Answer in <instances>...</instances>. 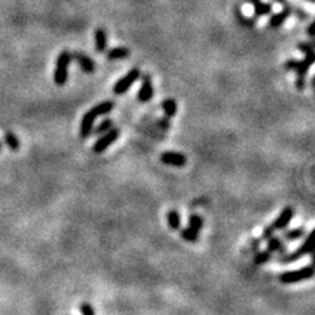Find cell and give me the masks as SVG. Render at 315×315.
Here are the masks:
<instances>
[{"label":"cell","mask_w":315,"mask_h":315,"mask_svg":"<svg viewBox=\"0 0 315 315\" xmlns=\"http://www.w3.org/2000/svg\"><path fill=\"white\" fill-rule=\"evenodd\" d=\"M154 96V87H152V83H151L150 75H143L142 78V86L141 90L138 92V100L141 103H147L150 101Z\"/></svg>","instance_id":"cell-9"},{"label":"cell","mask_w":315,"mask_h":315,"mask_svg":"<svg viewBox=\"0 0 315 315\" xmlns=\"http://www.w3.org/2000/svg\"><path fill=\"white\" fill-rule=\"evenodd\" d=\"M112 128H113V121L110 119H105L104 121H101V122L97 125L96 128L92 129V133H95L97 135H101V134H104V133H106Z\"/></svg>","instance_id":"cell-24"},{"label":"cell","mask_w":315,"mask_h":315,"mask_svg":"<svg viewBox=\"0 0 315 315\" xmlns=\"http://www.w3.org/2000/svg\"><path fill=\"white\" fill-rule=\"evenodd\" d=\"M267 250L270 252H279L280 255H284L285 252H286V248L284 246L283 240H281V238L279 237H270L268 240H267Z\"/></svg>","instance_id":"cell-13"},{"label":"cell","mask_w":315,"mask_h":315,"mask_svg":"<svg viewBox=\"0 0 315 315\" xmlns=\"http://www.w3.org/2000/svg\"><path fill=\"white\" fill-rule=\"evenodd\" d=\"M305 79H301V78H297V80H296V87H297V90H300V91H302V90H305Z\"/></svg>","instance_id":"cell-31"},{"label":"cell","mask_w":315,"mask_h":315,"mask_svg":"<svg viewBox=\"0 0 315 315\" xmlns=\"http://www.w3.org/2000/svg\"><path fill=\"white\" fill-rule=\"evenodd\" d=\"M309 1H310V3H314L315 0H309Z\"/></svg>","instance_id":"cell-35"},{"label":"cell","mask_w":315,"mask_h":315,"mask_svg":"<svg viewBox=\"0 0 315 315\" xmlns=\"http://www.w3.org/2000/svg\"><path fill=\"white\" fill-rule=\"evenodd\" d=\"M141 76V71L139 69H133L130 70L123 78H121L119 82L114 84L113 92L116 95H123L125 92L129 91L130 87H132L134 83L137 82L138 79Z\"/></svg>","instance_id":"cell-5"},{"label":"cell","mask_w":315,"mask_h":315,"mask_svg":"<svg viewBox=\"0 0 315 315\" xmlns=\"http://www.w3.org/2000/svg\"><path fill=\"white\" fill-rule=\"evenodd\" d=\"M130 55V50H129L128 47H122V46H120V47H113V49H110L108 53H106V58L109 60H122V58H126Z\"/></svg>","instance_id":"cell-15"},{"label":"cell","mask_w":315,"mask_h":315,"mask_svg":"<svg viewBox=\"0 0 315 315\" xmlns=\"http://www.w3.org/2000/svg\"><path fill=\"white\" fill-rule=\"evenodd\" d=\"M294 209H293L292 206H286V208H284L281 210V213L279 214V217L274 219L273 222L270 224V226L274 228V231H279V230H285V228L288 227L289 224H290V221L294 217Z\"/></svg>","instance_id":"cell-7"},{"label":"cell","mask_w":315,"mask_h":315,"mask_svg":"<svg viewBox=\"0 0 315 315\" xmlns=\"http://www.w3.org/2000/svg\"><path fill=\"white\" fill-rule=\"evenodd\" d=\"M71 58H74V60L78 62V64L80 66V69L84 71V73L87 74H92L93 71H95V62L88 57V55H86L84 53H80V51H75V53H73L71 54Z\"/></svg>","instance_id":"cell-10"},{"label":"cell","mask_w":315,"mask_h":315,"mask_svg":"<svg viewBox=\"0 0 315 315\" xmlns=\"http://www.w3.org/2000/svg\"><path fill=\"white\" fill-rule=\"evenodd\" d=\"M297 47L303 54H307L310 51H314V42H300Z\"/></svg>","instance_id":"cell-27"},{"label":"cell","mask_w":315,"mask_h":315,"mask_svg":"<svg viewBox=\"0 0 315 315\" xmlns=\"http://www.w3.org/2000/svg\"><path fill=\"white\" fill-rule=\"evenodd\" d=\"M270 259H272V252H270L268 250L259 251V252H256L255 256H254V264L264 265L265 263H268Z\"/></svg>","instance_id":"cell-23"},{"label":"cell","mask_w":315,"mask_h":315,"mask_svg":"<svg viewBox=\"0 0 315 315\" xmlns=\"http://www.w3.org/2000/svg\"><path fill=\"white\" fill-rule=\"evenodd\" d=\"M274 3H279V4H281L283 7H288V5H290L288 0H274Z\"/></svg>","instance_id":"cell-34"},{"label":"cell","mask_w":315,"mask_h":315,"mask_svg":"<svg viewBox=\"0 0 315 315\" xmlns=\"http://www.w3.org/2000/svg\"><path fill=\"white\" fill-rule=\"evenodd\" d=\"M167 222H168L169 227L172 230H179L181 228V217L179 214L178 210H169L167 213Z\"/></svg>","instance_id":"cell-17"},{"label":"cell","mask_w":315,"mask_h":315,"mask_svg":"<svg viewBox=\"0 0 315 315\" xmlns=\"http://www.w3.org/2000/svg\"><path fill=\"white\" fill-rule=\"evenodd\" d=\"M71 53L67 50L60 51V54L58 55V60H57V64H55V71H54V83L57 86H64L69 78V66L71 62Z\"/></svg>","instance_id":"cell-3"},{"label":"cell","mask_w":315,"mask_h":315,"mask_svg":"<svg viewBox=\"0 0 315 315\" xmlns=\"http://www.w3.org/2000/svg\"><path fill=\"white\" fill-rule=\"evenodd\" d=\"M95 42H96V50L99 53H105L106 47H108V37H106V33H105L104 29H96L95 32Z\"/></svg>","instance_id":"cell-14"},{"label":"cell","mask_w":315,"mask_h":315,"mask_svg":"<svg viewBox=\"0 0 315 315\" xmlns=\"http://www.w3.org/2000/svg\"><path fill=\"white\" fill-rule=\"evenodd\" d=\"M160 160L162 163L167 165H174V167H184L187 165V156L176 151H165L160 156Z\"/></svg>","instance_id":"cell-8"},{"label":"cell","mask_w":315,"mask_h":315,"mask_svg":"<svg viewBox=\"0 0 315 315\" xmlns=\"http://www.w3.org/2000/svg\"><path fill=\"white\" fill-rule=\"evenodd\" d=\"M274 233H276V231H274V228L272 227L270 225H268V226H267V227H265L264 230H263L260 239H263V240H268V239H270V237H273Z\"/></svg>","instance_id":"cell-28"},{"label":"cell","mask_w":315,"mask_h":315,"mask_svg":"<svg viewBox=\"0 0 315 315\" xmlns=\"http://www.w3.org/2000/svg\"><path fill=\"white\" fill-rule=\"evenodd\" d=\"M313 237H314V230H311L310 233L306 235V239L302 242V244L298 247L297 250L294 252H285L284 255H280L279 260L281 264H290V263H294L298 259H301L302 256L311 255L313 251H314V240H313Z\"/></svg>","instance_id":"cell-2"},{"label":"cell","mask_w":315,"mask_h":315,"mask_svg":"<svg viewBox=\"0 0 315 315\" xmlns=\"http://www.w3.org/2000/svg\"><path fill=\"white\" fill-rule=\"evenodd\" d=\"M314 63V51H310L305 54V58L302 60H298L297 66V78L305 79L306 78V74L309 71V69L311 67V64Z\"/></svg>","instance_id":"cell-11"},{"label":"cell","mask_w":315,"mask_h":315,"mask_svg":"<svg viewBox=\"0 0 315 315\" xmlns=\"http://www.w3.org/2000/svg\"><path fill=\"white\" fill-rule=\"evenodd\" d=\"M0 151H1V143H0Z\"/></svg>","instance_id":"cell-36"},{"label":"cell","mask_w":315,"mask_h":315,"mask_svg":"<svg viewBox=\"0 0 315 315\" xmlns=\"http://www.w3.org/2000/svg\"><path fill=\"white\" fill-rule=\"evenodd\" d=\"M292 7L293 5H288V7H284L283 11H280L277 14H273L270 18V25L272 28H279L281 27L285 20L292 15Z\"/></svg>","instance_id":"cell-12"},{"label":"cell","mask_w":315,"mask_h":315,"mask_svg":"<svg viewBox=\"0 0 315 315\" xmlns=\"http://www.w3.org/2000/svg\"><path fill=\"white\" fill-rule=\"evenodd\" d=\"M162 108L165 112V116L167 119H172L176 112H178V103L174 99H167L162 103Z\"/></svg>","instance_id":"cell-16"},{"label":"cell","mask_w":315,"mask_h":315,"mask_svg":"<svg viewBox=\"0 0 315 315\" xmlns=\"http://www.w3.org/2000/svg\"><path fill=\"white\" fill-rule=\"evenodd\" d=\"M260 246V239H254L251 243V248L252 251H257V248Z\"/></svg>","instance_id":"cell-32"},{"label":"cell","mask_w":315,"mask_h":315,"mask_svg":"<svg viewBox=\"0 0 315 315\" xmlns=\"http://www.w3.org/2000/svg\"><path fill=\"white\" fill-rule=\"evenodd\" d=\"M158 126H159L160 129H163V130H167V129H169V120L167 119V117H165V119H160L158 120Z\"/></svg>","instance_id":"cell-29"},{"label":"cell","mask_w":315,"mask_h":315,"mask_svg":"<svg viewBox=\"0 0 315 315\" xmlns=\"http://www.w3.org/2000/svg\"><path fill=\"white\" fill-rule=\"evenodd\" d=\"M120 137V130L117 128L114 129L112 128L110 130H108L104 134H101V137L97 139L95 143H93V147H92V150L95 151L96 154H100V152H104L108 147L114 143V142L117 141Z\"/></svg>","instance_id":"cell-6"},{"label":"cell","mask_w":315,"mask_h":315,"mask_svg":"<svg viewBox=\"0 0 315 315\" xmlns=\"http://www.w3.org/2000/svg\"><path fill=\"white\" fill-rule=\"evenodd\" d=\"M313 276H314V267H313V264H309L303 268H300V270L284 272L279 276V281L284 285H290V284L313 279Z\"/></svg>","instance_id":"cell-4"},{"label":"cell","mask_w":315,"mask_h":315,"mask_svg":"<svg viewBox=\"0 0 315 315\" xmlns=\"http://www.w3.org/2000/svg\"><path fill=\"white\" fill-rule=\"evenodd\" d=\"M254 8H255L256 17H261V16H267L272 12V4L270 3H264L261 0H257L254 3Z\"/></svg>","instance_id":"cell-19"},{"label":"cell","mask_w":315,"mask_h":315,"mask_svg":"<svg viewBox=\"0 0 315 315\" xmlns=\"http://www.w3.org/2000/svg\"><path fill=\"white\" fill-rule=\"evenodd\" d=\"M79 310H80L82 315H96L92 305L91 303H88V302H82L80 306H79Z\"/></svg>","instance_id":"cell-25"},{"label":"cell","mask_w":315,"mask_h":315,"mask_svg":"<svg viewBox=\"0 0 315 315\" xmlns=\"http://www.w3.org/2000/svg\"><path fill=\"white\" fill-rule=\"evenodd\" d=\"M237 16H238V20H239V23L243 24V25H246V27H254L255 25V18L252 17H246L244 15H240V12L239 11H237Z\"/></svg>","instance_id":"cell-26"},{"label":"cell","mask_w":315,"mask_h":315,"mask_svg":"<svg viewBox=\"0 0 315 315\" xmlns=\"http://www.w3.org/2000/svg\"><path fill=\"white\" fill-rule=\"evenodd\" d=\"M306 234V230L303 227H297V228H290V230H285L283 231V237L285 240H297L301 239L303 235Z\"/></svg>","instance_id":"cell-18"},{"label":"cell","mask_w":315,"mask_h":315,"mask_svg":"<svg viewBox=\"0 0 315 315\" xmlns=\"http://www.w3.org/2000/svg\"><path fill=\"white\" fill-rule=\"evenodd\" d=\"M307 33H309V36L313 38L314 37V23H311L310 25H309V29H307Z\"/></svg>","instance_id":"cell-33"},{"label":"cell","mask_w":315,"mask_h":315,"mask_svg":"<svg viewBox=\"0 0 315 315\" xmlns=\"http://www.w3.org/2000/svg\"><path fill=\"white\" fill-rule=\"evenodd\" d=\"M188 226L193 228L197 233H200L202 227H204V218H202L201 215L192 214L189 217V219H188Z\"/></svg>","instance_id":"cell-22"},{"label":"cell","mask_w":315,"mask_h":315,"mask_svg":"<svg viewBox=\"0 0 315 315\" xmlns=\"http://www.w3.org/2000/svg\"><path fill=\"white\" fill-rule=\"evenodd\" d=\"M180 233H181V237H183L184 240H187V242L189 243H196L197 240H198V238H200V233L195 231V230L189 227V226L181 228Z\"/></svg>","instance_id":"cell-21"},{"label":"cell","mask_w":315,"mask_h":315,"mask_svg":"<svg viewBox=\"0 0 315 315\" xmlns=\"http://www.w3.org/2000/svg\"><path fill=\"white\" fill-rule=\"evenodd\" d=\"M4 143L9 147V150L18 151L20 149V141L12 132H7L4 134Z\"/></svg>","instance_id":"cell-20"},{"label":"cell","mask_w":315,"mask_h":315,"mask_svg":"<svg viewBox=\"0 0 315 315\" xmlns=\"http://www.w3.org/2000/svg\"><path fill=\"white\" fill-rule=\"evenodd\" d=\"M298 66V60H289L286 63H285V69L286 70H296Z\"/></svg>","instance_id":"cell-30"},{"label":"cell","mask_w":315,"mask_h":315,"mask_svg":"<svg viewBox=\"0 0 315 315\" xmlns=\"http://www.w3.org/2000/svg\"><path fill=\"white\" fill-rule=\"evenodd\" d=\"M114 108V104L112 101H104L100 103L96 106H93L91 110H88L87 113L83 116L82 123H80V137L83 139H86L92 134V129H93V123L95 120L99 116H105V114L110 113Z\"/></svg>","instance_id":"cell-1"}]
</instances>
